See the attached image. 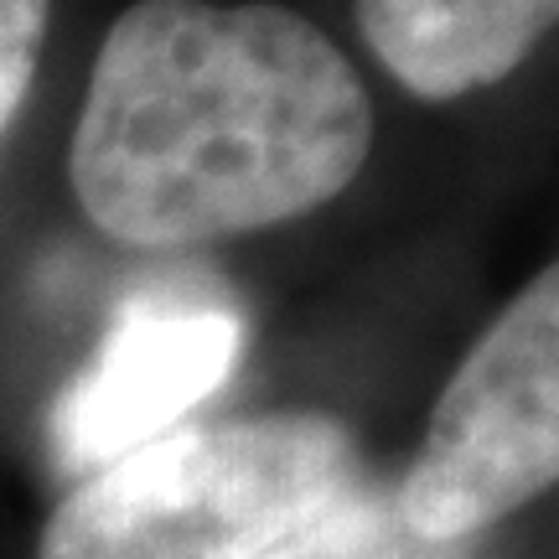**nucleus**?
Returning a JSON list of instances; mask_svg holds the SVG:
<instances>
[{"label":"nucleus","mask_w":559,"mask_h":559,"mask_svg":"<svg viewBox=\"0 0 559 559\" xmlns=\"http://www.w3.org/2000/svg\"><path fill=\"white\" fill-rule=\"evenodd\" d=\"M368 151L373 99L317 21L135 0L94 58L68 177L115 243L192 249L326 207Z\"/></svg>","instance_id":"f257e3e1"},{"label":"nucleus","mask_w":559,"mask_h":559,"mask_svg":"<svg viewBox=\"0 0 559 559\" xmlns=\"http://www.w3.org/2000/svg\"><path fill=\"white\" fill-rule=\"evenodd\" d=\"M555 11L559 0H358V32L409 94L445 104L508 79Z\"/></svg>","instance_id":"39448f33"},{"label":"nucleus","mask_w":559,"mask_h":559,"mask_svg":"<svg viewBox=\"0 0 559 559\" xmlns=\"http://www.w3.org/2000/svg\"><path fill=\"white\" fill-rule=\"evenodd\" d=\"M239 353L243 317L234 306L192 296L130 300L109 321L99 353L52 404V461L83 481L151 445L218 394Z\"/></svg>","instance_id":"20e7f679"},{"label":"nucleus","mask_w":559,"mask_h":559,"mask_svg":"<svg viewBox=\"0 0 559 559\" xmlns=\"http://www.w3.org/2000/svg\"><path fill=\"white\" fill-rule=\"evenodd\" d=\"M264 559H481L477 544H436L419 539L415 528L400 519L394 487L358 477L332 508H321L300 534L280 544Z\"/></svg>","instance_id":"423d86ee"},{"label":"nucleus","mask_w":559,"mask_h":559,"mask_svg":"<svg viewBox=\"0 0 559 559\" xmlns=\"http://www.w3.org/2000/svg\"><path fill=\"white\" fill-rule=\"evenodd\" d=\"M555 472L559 275L544 264L451 373L394 502L419 539L461 544L544 498Z\"/></svg>","instance_id":"7ed1b4c3"},{"label":"nucleus","mask_w":559,"mask_h":559,"mask_svg":"<svg viewBox=\"0 0 559 559\" xmlns=\"http://www.w3.org/2000/svg\"><path fill=\"white\" fill-rule=\"evenodd\" d=\"M47 11H52V0H0V140L11 135L21 104L32 94Z\"/></svg>","instance_id":"0eeeda50"},{"label":"nucleus","mask_w":559,"mask_h":559,"mask_svg":"<svg viewBox=\"0 0 559 559\" xmlns=\"http://www.w3.org/2000/svg\"><path fill=\"white\" fill-rule=\"evenodd\" d=\"M358 477L353 430L317 409L177 425L83 477L37 559H264Z\"/></svg>","instance_id":"f03ea898"}]
</instances>
